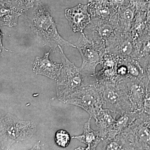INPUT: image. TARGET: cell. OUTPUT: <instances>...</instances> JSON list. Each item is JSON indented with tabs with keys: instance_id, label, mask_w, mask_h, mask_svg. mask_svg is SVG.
Returning a JSON list of instances; mask_svg holds the SVG:
<instances>
[{
	"instance_id": "cell-1",
	"label": "cell",
	"mask_w": 150,
	"mask_h": 150,
	"mask_svg": "<svg viewBox=\"0 0 150 150\" xmlns=\"http://www.w3.org/2000/svg\"><path fill=\"white\" fill-rule=\"evenodd\" d=\"M30 26L33 33L44 45L55 51L59 46L76 48L74 44L65 40L59 34L54 18L49 11L38 3L29 17Z\"/></svg>"
},
{
	"instance_id": "cell-2",
	"label": "cell",
	"mask_w": 150,
	"mask_h": 150,
	"mask_svg": "<svg viewBox=\"0 0 150 150\" xmlns=\"http://www.w3.org/2000/svg\"><path fill=\"white\" fill-rule=\"evenodd\" d=\"M63 67L57 80V92L59 100L65 103L70 96L91 85L97 83L94 76L85 74L66 56L61 46H58Z\"/></svg>"
},
{
	"instance_id": "cell-3",
	"label": "cell",
	"mask_w": 150,
	"mask_h": 150,
	"mask_svg": "<svg viewBox=\"0 0 150 150\" xmlns=\"http://www.w3.org/2000/svg\"><path fill=\"white\" fill-rule=\"evenodd\" d=\"M36 131L37 128L33 122L21 121L8 113L0 121L1 148L8 150L15 143L31 138Z\"/></svg>"
},
{
	"instance_id": "cell-4",
	"label": "cell",
	"mask_w": 150,
	"mask_h": 150,
	"mask_svg": "<svg viewBox=\"0 0 150 150\" xmlns=\"http://www.w3.org/2000/svg\"><path fill=\"white\" fill-rule=\"evenodd\" d=\"M65 103L81 108L95 119L98 113L103 108L102 96L97 83L72 94Z\"/></svg>"
},
{
	"instance_id": "cell-5",
	"label": "cell",
	"mask_w": 150,
	"mask_h": 150,
	"mask_svg": "<svg viewBox=\"0 0 150 150\" xmlns=\"http://www.w3.org/2000/svg\"><path fill=\"white\" fill-rule=\"evenodd\" d=\"M97 83L102 96L103 108L112 110L119 115L133 111L126 93L117 84Z\"/></svg>"
},
{
	"instance_id": "cell-6",
	"label": "cell",
	"mask_w": 150,
	"mask_h": 150,
	"mask_svg": "<svg viewBox=\"0 0 150 150\" xmlns=\"http://www.w3.org/2000/svg\"><path fill=\"white\" fill-rule=\"evenodd\" d=\"M79 51L82 64L80 67L86 75L94 76L98 65L102 63L103 57L100 50L93 42L86 36L84 33H80L79 39L74 44Z\"/></svg>"
},
{
	"instance_id": "cell-7",
	"label": "cell",
	"mask_w": 150,
	"mask_h": 150,
	"mask_svg": "<svg viewBox=\"0 0 150 150\" xmlns=\"http://www.w3.org/2000/svg\"><path fill=\"white\" fill-rule=\"evenodd\" d=\"M65 16L74 32L83 33L91 22V16L87 11V6L79 4L65 11Z\"/></svg>"
},
{
	"instance_id": "cell-8",
	"label": "cell",
	"mask_w": 150,
	"mask_h": 150,
	"mask_svg": "<svg viewBox=\"0 0 150 150\" xmlns=\"http://www.w3.org/2000/svg\"><path fill=\"white\" fill-rule=\"evenodd\" d=\"M117 84L126 93L133 111H136L142 105L144 106V90L141 85L133 81L129 78L120 81Z\"/></svg>"
},
{
	"instance_id": "cell-9",
	"label": "cell",
	"mask_w": 150,
	"mask_h": 150,
	"mask_svg": "<svg viewBox=\"0 0 150 150\" xmlns=\"http://www.w3.org/2000/svg\"><path fill=\"white\" fill-rule=\"evenodd\" d=\"M52 49L46 53L42 58L36 57L33 62V71L36 74L43 75L54 80H57L63 67V64H58L49 59Z\"/></svg>"
},
{
	"instance_id": "cell-10",
	"label": "cell",
	"mask_w": 150,
	"mask_h": 150,
	"mask_svg": "<svg viewBox=\"0 0 150 150\" xmlns=\"http://www.w3.org/2000/svg\"><path fill=\"white\" fill-rule=\"evenodd\" d=\"M118 115L112 110L103 108L98 113L95 120L102 141L106 139L112 130Z\"/></svg>"
},
{
	"instance_id": "cell-11",
	"label": "cell",
	"mask_w": 150,
	"mask_h": 150,
	"mask_svg": "<svg viewBox=\"0 0 150 150\" xmlns=\"http://www.w3.org/2000/svg\"><path fill=\"white\" fill-rule=\"evenodd\" d=\"M136 117L137 112L135 111H128L120 115V117L116 119L112 130L104 140L115 139L133 123L136 120Z\"/></svg>"
},
{
	"instance_id": "cell-12",
	"label": "cell",
	"mask_w": 150,
	"mask_h": 150,
	"mask_svg": "<svg viewBox=\"0 0 150 150\" xmlns=\"http://www.w3.org/2000/svg\"><path fill=\"white\" fill-rule=\"evenodd\" d=\"M92 117L90 116L84 125L83 133L81 135L72 137V139L78 140L89 146L96 148L99 143L102 141L98 131H96L91 128Z\"/></svg>"
},
{
	"instance_id": "cell-13",
	"label": "cell",
	"mask_w": 150,
	"mask_h": 150,
	"mask_svg": "<svg viewBox=\"0 0 150 150\" xmlns=\"http://www.w3.org/2000/svg\"><path fill=\"white\" fill-rule=\"evenodd\" d=\"M21 13L6 8L0 9V24L8 26H15L17 23L18 18Z\"/></svg>"
},
{
	"instance_id": "cell-14",
	"label": "cell",
	"mask_w": 150,
	"mask_h": 150,
	"mask_svg": "<svg viewBox=\"0 0 150 150\" xmlns=\"http://www.w3.org/2000/svg\"><path fill=\"white\" fill-rule=\"evenodd\" d=\"M115 46L116 53L123 58H127V56H129L133 51V45L128 38H121Z\"/></svg>"
},
{
	"instance_id": "cell-15",
	"label": "cell",
	"mask_w": 150,
	"mask_h": 150,
	"mask_svg": "<svg viewBox=\"0 0 150 150\" xmlns=\"http://www.w3.org/2000/svg\"><path fill=\"white\" fill-rule=\"evenodd\" d=\"M97 32L99 37L102 40H107L110 38L114 33V28L110 23L101 22L99 23L97 28Z\"/></svg>"
},
{
	"instance_id": "cell-16",
	"label": "cell",
	"mask_w": 150,
	"mask_h": 150,
	"mask_svg": "<svg viewBox=\"0 0 150 150\" xmlns=\"http://www.w3.org/2000/svg\"><path fill=\"white\" fill-rule=\"evenodd\" d=\"M55 142L59 146L66 148L69 144L71 137L69 134L65 130H59L55 135Z\"/></svg>"
},
{
	"instance_id": "cell-17",
	"label": "cell",
	"mask_w": 150,
	"mask_h": 150,
	"mask_svg": "<svg viewBox=\"0 0 150 150\" xmlns=\"http://www.w3.org/2000/svg\"><path fill=\"white\" fill-rule=\"evenodd\" d=\"M102 150H126L117 137L112 139L104 140Z\"/></svg>"
},
{
	"instance_id": "cell-18",
	"label": "cell",
	"mask_w": 150,
	"mask_h": 150,
	"mask_svg": "<svg viewBox=\"0 0 150 150\" xmlns=\"http://www.w3.org/2000/svg\"><path fill=\"white\" fill-rule=\"evenodd\" d=\"M13 1L17 11L21 13L32 8L35 0H13Z\"/></svg>"
},
{
	"instance_id": "cell-19",
	"label": "cell",
	"mask_w": 150,
	"mask_h": 150,
	"mask_svg": "<svg viewBox=\"0 0 150 150\" xmlns=\"http://www.w3.org/2000/svg\"><path fill=\"white\" fill-rule=\"evenodd\" d=\"M134 13L130 9H127L123 13V17L126 23H130L134 18Z\"/></svg>"
},
{
	"instance_id": "cell-20",
	"label": "cell",
	"mask_w": 150,
	"mask_h": 150,
	"mask_svg": "<svg viewBox=\"0 0 150 150\" xmlns=\"http://www.w3.org/2000/svg\"><path fill=\"white\" fill-rule=\"evenodd\" d=\"M144 107L148 111H150V93L148 94L145 98Z\"/></svg>"
},
{
	"instance_id": "cell-21",
	"label": "cell",
	"mask_w": 150,
	"mask_h": 150,
	"mask_svg": "<svg viewBox=\"0 0 150 150\" xmlns=\"http://www.w3.org/2000/svg\"><path fill=\"white\" fill-rule=\"evenodd\" d=\"M144 51L146 52H150V38L146 40L144 44Z\"/></svg>"
},
{
	"instance_id": "cell-22",
	"label": "cell",
	"mask_w": 150,
	"mask_h": 150,
	"mask_svg": "<svg viewBox=\"0 0 150 150\" xmlns=\"http://www.w3.org/2000/svg\"><path fill=\"white\" fill-rule=\"evenodd\" d=\"M75 150H96V148L92 147L87 146L86 147H83L79 146V147L76 148Z\"/></svg>"
},
{
	"instance_id": "cell-23",
	"label": "cell",
	"mask_w": 150,
	"mask_h": 150,
	"mask_svg": "<svg viewBox=\"0 0 150 150\" xmlns=\"http://www.w3.org/2000/svg\"><path fill=\"white\" fill-rule=\"evenodd\" d=\"M2 33L0 31V52L3 50V47L2 43Z\"/></svg>"
},
{
	"instance_id": "cell-24",
	"label": "cell",
	"mask_w": 150,
	"mask_h": 150,
	"mask_svg": "<svg viewBox=\"0 0 150 150\" xmlns=\"http://www.w3.org/2000/svg\"><path fill=\"white\" fill-rule=\"evenodd\" d=\"M30 150H40V146H39V145H37L34 146L33 148L30 149Z\"/></svg>"
},
{
	"instance_id": "cell-25",
	"label": "cell",
	"mask_w": 150,
	"mask_h": 150,
	"mask_svg": "<svg viewBox=\"0 0 150 150\" xmlns=\"http://www.w3.org/2000/svg\"><path fill=\"white\" fill-rule=\"evenodd\" d=\"M115 1L117 3H119V4H121V3L123 2L124 0H115Z\"/></svg>"
},
{
	"instance_id": "cell-26",
	"label": "cell",
	"mask_w": 150,
	"mask_h": 150,
	"mask_svg": "<svg viewBox=\"0 0 150 150\" xmlns=\"http://www.w3.org/2000/svg\"><path fill=\"white\" fill-rule=\"evenodd\" d=\"M148 72H149V74L150 76V67L148 68Z\"/></svg>"
},
{
	"instance_id": "cell-27",
	"label": "cell",
	"mask_w": 150,
	"mask_h": 150,
	"mask_svg": "<svg viewBox=\"0 0 150 150\" xmlns=\"http://www.w3.org/2000/svg\"></svg>"
}]
</instances>
